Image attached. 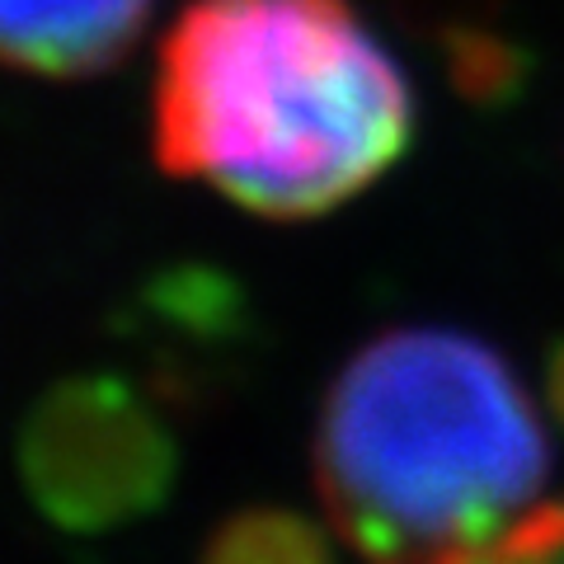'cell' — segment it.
Here are the masks:
<instances>
[{
    "instance_id": "6da1fadb",
    "label": "cell",
    "mask_w": 564,
    "mask_h": 564,
    "mask_svg": "<svg viewBox=\"0 0 564 564\" xmlns=\"http://www.w3.org/2000/svg\"><path fill=\"white\" fill-rule=\"evenodd\" d=\"M410 137V80L344 0H198L161 39L155 161L254 217H325Z\"/></svg>"
},
{
    "instance_id": "7a4b0ae2",
    "label": "cell",
    "mask_w": 564,
    "mask_h": 564,
    "mask_svg": "<svg viewBox=\"0 0 564 564\" xmlns=\"http://www.w3.org/2000/svg\"><path fill=\"white\" fill-rule=\"evenodd\" d=\"M311 466L334 536L372 564H429L527 518L551 443L485 339L404 325L329 381Z\"/></svg>"
},
{
    "instance_id": "3957f363",
    "label": "cell",
    "mask_w": 564,
    "mask_h": 564,
    "mask_svg": "<svg viewBox=\"0 0 564 564\" xmlns=\"http://www.w3.org/2000/svg\"><path fill=\"white\" fill-rule=\"evenodd\" d=\"M20 480L62 532L104 536L147 522L180 480V437L151 386L118 372L62 377L20 429Z\"/></svg>"
},
{
    "instance_id": "277c9868",
    "label": "cell",
    "mask_w": 564,
    "mask_h": 564,
    "mask_svg": "<svg viewBox=\"0 0 564 564\" xmlns=\"http://www.w3.org/2000/svg\"><path fill=\"white\" fill-rule=\"evenodd\" d=\"M155 0H0V62L29 76H99L137 47Z\"/></svg>"
},
{
    "instance_id": "5b68a950",
    "label": "cell",
    "mask_w": 564,
    "mask_h": 564,
    "mask_svg": "<svg viewBox=\"0 0 564 564\" xmlns=\"http://www.w3.org/2000/svg\"><path fill=\"white\" fill-rule=\"evenodd\" d=\"M198 564H334L329 536L292 508H245L207 536Z\"/></svg>"
},
{
    "instance_id": "8992f818",
    "label": "cell",
    "mask_w": 564,
    "mask_h": 564,
    "mask_svg": "<svg viewBox=\"0 0 564 564\" xmlns=\"http://www.w3.org/2000/svg\"><path fill=\"white\" fill-rule=\"evenodd\" d=\"M429 564H564V503H545L499 536Z\"/></svg>"
},
{
    "instance_id": "52a82bcc",
    "label": "cell",
    "mask_w": 564,
    "mask_h": 564,
    "mask_svg": "<svg viewBox=\"0 0 564 564\" xmlns=\"http://www.w3.org/2000/svg\"><path fill=\"white\" fill-rule=\"evenodd\" d=\"M545 404H551L555 423L564 429V339H555L551 358H545Z\"/></svg>"
}]
</instances>
